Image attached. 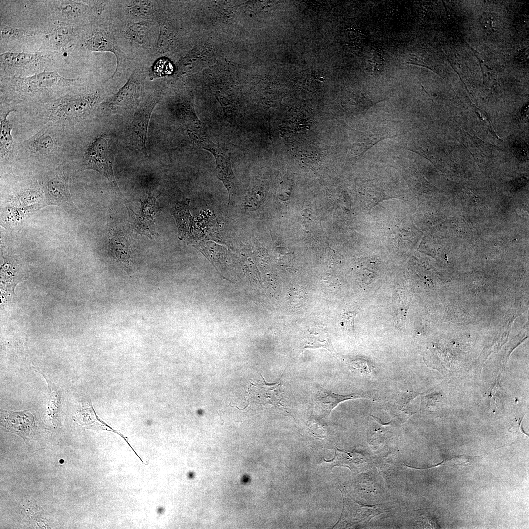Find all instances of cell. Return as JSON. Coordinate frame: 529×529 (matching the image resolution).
<instances>
[{"label": "cell", "mask_w": 529, "mask_h": 529, "mask_svg": "<svg viewBox=\"0 0 529 529\" xmlns=\"http://www.w3.org/2000/svg\"><path fill=\"white\" fill-rule=\"evenodd\" d=\"M81 80L64 77L57 70L44 71L26 77L0 78V88L8 98L25 101L72 88L80 84Z\"/></svg>", "instance_id": "6da1fadb"}, {"label": "cell", "mask_w": 529, "mask_h": 529, "mask_svg": "<svg viewBox=\"0 0 529 529\" xmlns=\"http://www.w3.org/2000/svg\"><path fill=\"white\" fill-rule=\"evenodd\" d=\"M62 57L53 52L35 50L1 53L0 78L26 77L44 71H55L53 69L60 65Z\"/></svg>", "instance_id": "7a4b0ae2"}, {"label": "cell", "mask_w": 529, "mask_h": 529, "mask_svg": "<svg viewBox=\"0 0 529 529\" xmlns=\"http://www.w3.org/2000/svg\"><path fill=\"white\" fill-rule=\"evenodd\" d=\"M99 98L100 93L97 90L66 94L47 104L45 110L53 119H76L88 114Z\"/></svg>", "instance_id": "3957f363"}, {"label": "cell", "mask_w": 529, "mask_h": 529, "mask_svg": "<svg viewBox=\"0 0 529 529\" xmlns=\"http://www.w3.org/2000/svg\"><path fill=\"white\" fill-rule=\"evenodd\" d=\"M81 26L59 21H50L39 41L41 46L38 50L47 51L63 55L75 48Z\"/></svg>", "instance_id": "277c9868"}, {"label": "cell", "mask_w": 529, "mask_h": 529, "mask_svg": "<svg viewBox=\"0 0 529 529\" xmlns=\"http://www.w3.org/2000/svg\"><path fill=\"white\" fill-rule=\"evenodd\" d=\"M79 48L92 52H110L117 59V67L114 75L121 66L125 57L118 47L111 32L107 28L101 26L81 27L75 48Z\"/></svg>", "instance_id": "5b68a950"}, {"label": "cell", "mask_w": 529, "mask_h": 529, "mask_svg": "<svg viewBox=\"0 0 529 529\" xmlns=\"http://www.w3.org/2000/svg\"><path fill=\"white\" fill-rule=\"evenodd\" d=\"M43 5L50 16V21H59L82 26L91 19L96 10L93 5L84 1L59 0L45 1Z\"/></svg>", "instance_id": "8992f818"}, {"label": "cell", "mask_w": 529, "mask_h": 529, "mask_svg": "<svg viewBox=\"0 0 529 529\" xmlns=\"http://www.w3.org/2000/svg\"><path fill=\"white\" fill-rule=\"evenodd\" d=\"M113 158L112 145L108 138L101 136L89 145L84 157L83 167L84 169L98 172L117 187L112 168Z\"/></svg>", "instance_id": "52a82bcc"}, {"label": "cell", "mask_w": 529, "mask_h": 529, "mask_svg": "<svg viewBox=\"0 0 529 529\" xmlns=\"http://www.w3.org/2000/svg\"><path fill=\"white\" fill-rule=\"evenodd\" d=\"M0 425L2 430L20 436L27 444L31 445L37 439L38 423L32 409L1 410Z\"/></svg>", "instance_id": "ba28073f"}, {"label": "cell", "mask_w": 529, "mask_h": 529, "mask_svg": "<svg viewBox=\"0 0 529 529\" xmlns=\"http://www.w3.org/2000/svg\"><path fill=\"white\" fill-rule=\"evenodd\" d=\"M160 99L158 95L150 96L140 106L135 113L128 130L132 145L147 155L146 142L148 123L152 112Z\"/></svg>", "instance_id": "9c48e42d"}, {"label": "cell", "mask_w": 529, "mask_h": 529, "mask_svg": "<svg viewBox=\"0 0 529 529\" xmlns=\"http://www.w3.org/2000/svg\"><path fill=\"white\" fill-rule=\"evenodd\" d=\"M214 157L216 174L225 186L229 195V203L234 201L238 193V181L232 169L230 153L223 145L212 141L205 148Z\"/></svg>", "instance_id": "30bf717a"}, {"label": "cell", "mask_w": 529, "mask_h": 529, "mask_svg": "<svg viewBox=\"0 0 529 529\" xmlns=\"http://www.w3.org/2000/svg\"><path fill=\"white\" fill-rule=\"evenodd\" d=\"M142 81L138 72L133 73L124 86L106 102V107L115 112L131 109L138 102L142 88Z\"/></svg>", "instance_id": "8fae6325"}, {"label": "cell", "mask_w": 529, "mask_h": 529, "mask_svg": "<svg viewBox=\"0 0 529 529\" xmlns=\"http://www.w3.org/2000/svg\"><path fill=\"white\" fill-rule=\"evenodd\" d=\"M48 192L50 203L59 206L66 211L75 209L70 193L67 177L57 175L51 179L48 184Z\"/></svg>", "instance_id": "7c38bea8"}, {"label": "cell", "mask_w": 529, "mask_h": 529, "mask_svg": "<svg viewBox=\"0 0 529 529\" xmlns=\"http://www.w3.org/2000/svg\"><path fill=\"white\" fill-rule=\"evenodd\" d=\"M264 383V384L254 386V401L263 407H277L285 409L281 403L283 397L281 382L274 384H267L265 382Z\"/></svg>", "instance_id": "4fadbf2b"}, {"label": "cell", "mask_w": 529, "mask_h": 529, "mask_svg": "<svg viewBox=\"0 0 529 529\" xmlns=\"http://www.w3.org/2000/svg\"><path fill=\"white\" fill-rule=\"evenodd\" d=\"M72 419L78 426L84 429L114 431L98 418L90 400L87 398H82L80 400L79 407L73 415Z\"/></svg>", "instance_id": "5bb4252c"}, {"label": "cell", "mask_w": 529, "mask_h": 529, "mask_svg": "<svg viewBox=\"0 0 529 529\" xmlns=\"http://www.w3.org/2000/svg\"><path fill=\"white\" fill-rule=\"evenodd\" d=\"M361 397L362 396L355 394L343 395L335 394L323 389H318L315 393L313 399V410L320 416L327 417L332 410L340 402Z\"/></svg>", "instance_id": "9a60e30c"}, {"label": "cell", "mask_w": 529, "mask_h": 529, "mask_svg": "<svg viewBox=\"0 0 529 529\" xmlns=\"http://www.w3.org/2000/svg\"><path fill=\"white\" fill-rule=\"evenodd\" d=\"M43 33L41 30L17 28L0 24V47L4 45H24L28 42L38 40Z\"/></svg>", "instance_id": "2e32d148"}, {"label": "cell", "mask_w": 529, "mask_h": 529, "mask_svg": "<svg viewBox=\"0 0 529 529\" xmlns=\"http://www.w3.org/2000/svg\"><path fill=\"white\" fill-rule=\"evenodd\" d=\"M329 462L331 468L336 465H341L348 467L352 472H359L368 465V459L359 453L347 451L336 448L335 457Z\"/></svg>", "instance_id": "e0dca14e"}, {"label": "cell", "mask_w": 529, "mask_h": 529, "mask_svg": "<svg viewBox=\"0 0 529 529\" xmlns=\"http://www.w3.org/2000/svg\"><path fill=\"white\" fill-rule=\"evenodd\" d=\"M46 380L48 386L47 418L52 426H57L61 404L60 390L55 384L42 371H38Z\"/></svg>", "instance_id": "ac0fdd59"}, {"label": "cell", "mask_w": 529, "mask_h": 529, "mask_svg": "<svg viewBox=\"0 0 529 529\" xmlns=\"http://www.w3.org/2000/svg\"><path fill=\"white\" fill-rule=\"evenodd\" d=\"M302 345L303 349L323 348L336 354L329 334L322 329L310 330L304 336Z\"/></svg>", "instance_id": "d6986e66"}, {"label": "cell", "mask_w": 529, "mask_h": 529, "mask_svg": "<svg viewBox=\"0 0 529 529\" xmlns=\"http://www.w3.org/2000/svg\"><path fill=\"white\" fill-rule=\"evenodd\" d=\"M409 292L406 288L397 289L393 298L396 323L398 327L404 328L406 316L410 303Z\"/></svg>", "instance_id": "ffe728a7"}, {"label": "cell", "mask_w": 529, "mask_h": 529, "mask_svg": "<svg viewBox=\"0 0 529 529\" xmlns=\"http://www.w3.org/2000/svg\"><path fill=\"white\" fill-rule=\"evenodd\" d=\"M13 109L5 111L0 116V151L2 156H9L13 150L14 142L11 134V127L7 118Z\"/></svg>", "instance_id": "44dd1931"}, {"label": "cell", "mask_w": 529, "mask_h": 529, "mask_svg": "<svg viewBox=\"0 0 529 529\" xmlns=\"http://www.w3.org/2000/svg\"><path fill=\"white\" fill-rule=\"evenodd\" d=\"M127 38L136 44L144 45L148 40L149 25L147 22H138L130 24L126 28Z\"/></svg>", "instance_id": "7402d4cb"}, {"label": "cell", "mask_w": 529, "mask_h": 529, "mask_svg": "<svg viewBox=\"0 0 529 529\" xmlns=\"http://www.w3.org/2000/svg\"><path fill=\"white\" fill-rule=\"evenodd\" d=\"M128 6L129 12L136 17L148 18L155 12L154 5L151 1H131Z\"/></svg>", "instance_id": "603a6c76"}, {"label": "cell", "mask_w": 529, "mask_h": 529, "mask_svg": "<svg viewBox=\"0 0 529 529\" xmlns=\"http://www.w3.org/2000/svg\"><path fill=\"white\" fill-rule=\"evenodd\" d=\"M53 144V141L50 136L43 134L33 141L31 148L33 151L40 154H47L52 150Z\"/></svg>", "instance_id": "cb8c5ba5"}, {"label": "cell", "mask_w": 529, "mask_h": 529, "mask_svg": "<svg viewBox=\"0 0 529 529\" xmlns=\"http://www.w3.org/2000/svg\"><path fill=\"white\" fill-rule=\"evenodd\" d=\"M358 312L357 310L346 311L342 315L341 325L349 332L354 333V321Z\"/></svg>", "instance_id": "d4e9b609"}, {"label": "cell", "mask_w": 529, "mask_h": 529, "mask_svg": "<svg viewBox=\"0 0 529 529\" xmlns=\"http://www.w3.org/2000/svg\"><path fill=\"white\" fill-rule=\"evenodd\" d=\"M153 71L156 76H161L170 73L173 71V66L169 61L162 59L156 62Z\"/></svg>", "instance_id": "484cf974"}, {"label": "cell", "mask_w": 529, "mask_h": 529, "mask_svg": "<svg viewBox=\"0 0 529 529\" xmlns=\"http://www.w3.org/2000/svg\"><path fill=\"white\" fill-rule=\"evenodd\" d=\"M350 364L356 371L364 374H369L372 371L373 367L366 361L361 359L352 360Z\"/></svg>", "instance_id": "4316f807"}, {"label": "cell", "mask_w": 529, "mask_h": 529, "mask_svg": "<svg viewBox=\"0 0 529 529\" xmlns=\"http://www.w3.org/2000/svg\"><path fill=\"white\" fill-rule=\"evenodd\" d=\"M522 418H518L515 419L511 424L509 428V431L511 432H514L515 433H521L527 435L523 431L521 427V422L522 421Z\"/></svg>", "instance_id": "83f0119b"}]
</instances>
